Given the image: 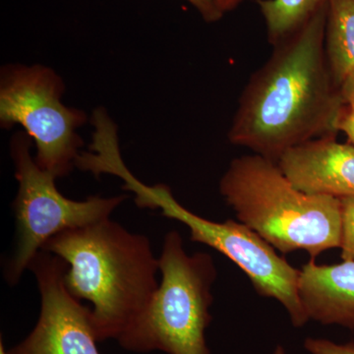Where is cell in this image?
<instances>
[{"instance_id": "cell-1", "label": "cell", "mask_w": 354, "mask_h": 354, "mask_svg": "<svg viewBox=\"0 0 354 354\" xmlns=\"http://www.w3.org/2000/svg\"><path fill=\"white\" fill-rule=\"evenodd\" d=\"M327 9L274 46L251 77L228 130L230 143L277 162L291 147L335 137L346 104L324 48Z\"/></svg>"}, {"instance_id": "cell-2", "label": "cell", "mask_w": 354, "mask_h": 354, "mask_svg": "<svg viewBox=\"0 0 354 354\" xmlns=\"http://www.w3.org/2000/svg\"><path fill=\"white\" fill-rule=\"evenodd\" d=\"M41 250L67 264L64 285L77 299L92 304L97 341H118L157 290L158 258L148 237L111 218L66 230Z\"/></svg>"}, {"instance_id": "cell-3", "label": "cell", "mask_w": 354, "mask_h": 354, "mask_svg": "<svg viewBox=\"0 0 354 354\" xmlns=\"http://www.w3.org/2000/svg\"><path fill=\"white\" fill-rule=\"evenodd\" d=\"M220 192L241 223L281 253L304 250L315 259L341 247V199L297 189L274 160L257 153L234 158Z\"/></svg>"}, {"instance_id": "cell-4", "label": "cell", "mask_w": 354, "mask_h": 354, "mask_svg": "<svg viewBox=\"0 0 354 354\" xmlns=\"http://www.w3.org/2000/svg\"><path fill=\"white\" fill-rule=\"evenodd\" d=\"M158 264L162 281L157 290L118 344L132 353L212 354L205 333L212 322L213 258L188 255L181 235L172 230L165 235Z\"/></svg>"}, {"instance_id": "cell-5", "label": "cell", "mask_w": 354, "mask_h": 354, "mask_svg": "<svg viewBox=\"0 0 354 354\" xmlns=\"http://www.w3.org/2000/svg\"><path fill=\"white\" fill-rule=\"evenodd\" d=\"M111 174L122 179L123 189L134 194L140 208L160 209L162 216L189 228L191 241L216 249L239 266L260 295L274 298L285 307L295 327L308 322L298 291L300 270L288 264L257 232L241 221L216 223L192 213L177 201L169 187L146 185L133 176L123 160L113 165Z\"/></svg>"}, {"instance_id": "cell-6", "label": "cell", "mask_w": 354, "mask_h": 354, "mask_svg": "<svg viewBox=\"0 0 354 354\" xmlns=\"http://www.w3.org/2000/svg\"><path fill=\"white\" fill-rule=\"evenodd\" d=\"M65 84L55 70L41 64H7L0 71V127L20 125L36 146L35 160L57 178L76 167L87 123L80 109L62 101Z\"/></svg>"}, {"instance_id": "cell-7", "label": "cell", "mask_w": 354, "mask_h": 354, "mask_svg": "<svg viewBox=\"0 0 354 354\" xmlns=\"http://www.w3.org/2000/svg\"><path fill=\"white\" fill-rule=\"evenodd\" d=\"M32 139L24 131L13 135L11 157L15 165L17 195L13 202L17 242L4 277L10 286L19 283L44 244L55 235L111 218L127 195L91 196L83 201L65 197L57 177L39 167L32 156Z\"/></svg>"}, {"instance_id": "cell-8", "label": "cell", "mask_w": 354, "mask_h": 354, "mask_svg": "<svg viewBox=\"0 0 354 354\" xmlns=\"http://www.w3.org/2000/svg\"><path fill=\"white\" fill-rule=\"evenodd\" d=\"M67 264L62 258L39 251L29 270L41 295L38 322L9 354H101L91 321V308L84 306L64 285Z\"/></svg>"}, {"instance_id": "cell-9", "label": "cell", "mask_w": 354, "mask_h": 354, "mask_svg": "<svg viewBox=\"0 0 354 354\" xmlns=\"http://www.w3.org/2000/svg\"><path fill=\"white\" fill-rule=\"evenodd\" d=\"M279 169L297 189L309 195L354 197V145L323 137L285 151Z\"/></svg>"}, {"instance_id": "cell-10", "label": "cell", "mask_w": 354, "mask_h": 354, "mask_svg": "<svg viewBox=\"0 0 354 354\" xmlns=\"http://www.w3.org/2000/svg\"><path fill=\"white\" fill-rule=\"evenodd\" d=\"M300 300L309 320L354 329V262L317 265L300 270Z\"/></svg>"}, {"instance_id": "cell-11", "label": "cell", "mask_w": 354, "mask_h": 354, "mask_svg": "<svg viewBox=\"0 0 354 354\" xmlns=\"http://www.w3.org/2000/svg\"><path fill=\"white\" fill-rule=\"evenodd\" d=\"M324 48L333 80L341 88L354 74V0L328 2Z\"/></svg>"}, {"instance_id": "cell-12", "label": "cell", "mask_w": 354, "mask_h": 354, "mask_svg": "<svg viewBox=\"0 0 354 354\" xmlns=\"http://www.w3.org/2000/svg\"><path fill=\"white\" fill-rule=\"evenodd\" d=\"M328 2L329 0H257L270 44L276 46L290 38Z\"/></svg>"}, {"instance_id": "cell-13", "label": "cell", "mask_w": 354, "mask_h": 354, "mask_svg": "<svg viewBox=\"0 0 354 354\" xmlns=\"http://www.w3.org/2000/svg\"><path fill=\"white\" fill-rule=\"evenodd\" d=\"M342 258L354 262V197L342 198Z\"/></svg>"}, {"instance_id": "cell-14", "label": "cell", "mask_w": 354, "mask_h": 354, "mask_svg": "<svg viewBox=\"0 0 354 354\" xmlns=\"http://www.w3.org/2000/svg\"><path fill=\"white\" fill-rule=\"evenodd\" d=\"M304 348L310 354H354V342L339 344L329 339L307 337L304 342Z\"/></svg>"}, {"instance_id": "cell-15", "label": "cell", "mask_w": 354, "mask_h": 354, "mask_svg": "<svg viewBox=\"0 0 354 354\" xmlns=\"http://www.w3.org/2000/svg\"><path fill=\"white\" fill-rule=\"evenodd\" d=\"M202 16L203 19L208 23L220 21L225 15L216 6L215 0H186Z\"/></svg>"}, {"instance_id": "cell-16", "label": "cell", "mask_w": 354, "mask_h": 354, "mask_svg": "<svg viewBox=\"0 0 354 354\" xmlns=\"http://www.w3.org/2000/svg\"><path fill=\"white\" fill-rule=\"evenodd\" d=\"M339 131L344 132L354 145V111L346 106L339 120Z\"/></svg>"}, {"instance_id": "cell-17", "label": "cell", "mask_w": 354, "mask_h": 354, "mask_svg": "<svg viewBox=\"0 0 354 354\" xmlns=\"http://www.w3.org/2000/svg\"><path fill=\"white\" fill-rule=\"evenodd\" d=\"M339 90L346 108L354 111V74L342 84Z\"/></svg>"}, {"instance_id": "cell-18", "label": "cell", "mask_w": 354, "mask_h": 354, "mask_svg": "<svg viewBox=\"0 0 354 354\" xmlns=\"http://www.w3.org/2000/svg\"><path fill=\"white\" fill-rule=\"evenodd\" d=\"M216 6L223 14L234 10L243 0H215Z\"/></svg>"}, {"instance_id": "cell-19", "label": "cell", "mask_w": 354, "mask_h": 354, "mask_svg": "<svg viewBox=\"0 0 354 354\" xmlns=\"http://www.w3.org/2000/svg\"><path fill=\"white\" fill-rule=\"evenodd\" d=\"M272 354H286V349L283 346H278L274 348V353Z\"/></svg>"}, {"instance_id": "cell-20", "label": "cell", "mask_w": 354, "mask_h": 354, "mask_svg": "<svg viewBox=\"0 0 354 354\" xmlns=\"http://www.w3.org/2000/svg\"><path fill=\"white\" fill-rule=\"evenodd\" d=\"M0 354H9L3 344V339H0Z\"/></svg>"}]
</instances>
